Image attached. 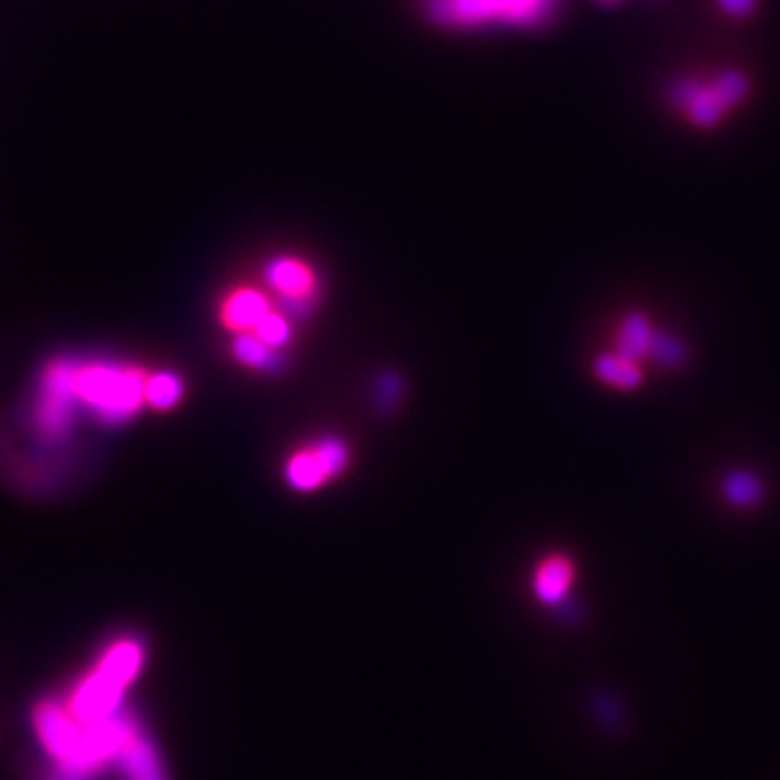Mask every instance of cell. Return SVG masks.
Returning a JSON list of instances; mask_svg holds the SVG:
<instances>
[{"mask_svg": "<svg viewBox=\"0 0 780 780\" xmlns=\"http://www.w3.org/2000/svg\"><path fill=\"white\" fill-rule=\"evenodd\" d=\"M264 280L282 299L289 315L295 317V310H313L319 282L310 262L295 257H278L267 264Z\"/></svg>", "mask_w": 780, "mask_h": 780, "instance_id": "5", "label": "cell"}, {"mask_svg": "<svg viewBox=\"0 0 780 780\" xmlns=\"http://www.w3.org/2000/svg\"><path fill=\"white\" fill-rule=\"evenodd\" d=\"M688 358V347L681 343V339L668 335V332H657L655 330V337H653V343H651V349H648V355L646 360L664 366V369H677L686 362Z\"/></svg>", "mask_w": 780, "mask_h": 780, "instance_id": "16", "label": "cell"}, {"mask_svg": "<svg viewBox=\"0 0 780 780\" xmlns=\"http://www.w3.org/2000/svg\"><path fill=\"white\" fill-rule=\"evenodd\" d=\"M184 395V384L180 375L172 371H159L148 377L146 382V404L152 406L155 410L168 412L180 404Z\"/></svg>", "mask_w": 780, "mask_h": 780, "instance_id": "14", "label": "cell"}, {"mask_svg": "<svg viewBox=\"0 0 780 780\" xmlns=\"http://www.w3.org/2000/svg\"><path fill=\"white\" fill-rule=\"evenodd\" d=\"M717 4L724 9V13L742 18V15H748L755 9L757 0H717Z\"/></svg>", "mask_w": 780, "mask_h": 780, "instance_id": "18", "label": "cell"}, {"mask_svg": "<svg viewBox=\"0 0 780 780\" xmlns=\"http://www.w3.org/2000/svg\"><path fill=\"white\" fill-rule=\"evenodd\" d=\"M115 764H120L126 780H166L155 746L139 731L133 733Z\"/></svg>", "mask_w": 780, "mask_h": 780, "instance_id": "10", "label": "cell"}, {"mask_svg": "<svg viewBox=\"0 0 780 780\" xmlns=\"http://www.w3.org/2000/svg\"><path fill=\"white\" fill-rule=\"evenodd\" d=\"M436 24L453 31L531 29L549 20L559 0H423Z\"/></svg>", "mask_w": 780, "mask_h": 780, "instance_id": "2", "label": "cell"}, {"mask_svg": "<svg viewBox=\"0 0 780 780\" xmlns=\"http://www.w3.org/2000/svg\"><path fill=\"white\" fill-rule=\"evenodd\" d=\"M271 310L269 297L255 286L233 289L219 304L222 326L235 335L255 332L262 317Z\"/></svg>", "mask_w": 780, "mask_h": 780, "instance_id": "7", "label": "cell"}, {"mask_svg": "<svg viewBox=\"0 0 780 780\" xmlns=\"http://www.w3.org/2000/svg\"><path fill=\"white\" fill-rule=\"evenodd\" d=\"M595 375L611 388L635 391L644 384V371L640 364L629 362L615 353H603L595 360Z\"/></svg>", "mask_w": 780, "mask_h": 780, "instance_id": "12", "label": "cell"}, {"mask_svg": "<svg viewBox=\"0 0 780 780\" xmlns=\"http://www.w3.org/2000/svg\"><path fill=\"white\" fill-rule=\"evenodd\" d=\"M573 579V562L564 555H551L535 570V595L546 603H555L568 592Z\"/></svg>", "mask_w": 780, "mask_h": 780, "instance_id": "11", "label": "cell"}, {"mask_svg": "<svg viewBox=\"0 0 780 780\" xmlns=\"http://www.w3.org/2000/svg\"><path fill=\"white\" fill-rule=\"evenodd\" d=\"M33 724L46 753L57 761V768L72 772L81 757L86 724L57 700H42L33 709Z\"/></svg>", "mask_w": 780, "mask_h": 780, "instance_id": "4", "label": "cell"}, {"mask_svg": "<svg viewBox=\"0 0 780 780\" xmlns=\"http://www.w3.org/2000/svg\"><path fill=\"white\" fill-rule=\"evenodd\" d=\"M255 335L259 337L260 341L271 349H282L291 341V324L286 319V315L282 313H275L273 308L262 317Z\"/></svg>", "mask_w": 780, "mask_h": 780, "instance_id": "17", "label": "cell"}, {"mask_svg": "<svg viewBox=\"0 0 780 780\" xmlns=\"http://www.w3.org/2000/svg\"><path fill=\"white\" fill-rule=\"evenodd\" d=\"M601 2H607V4H613V2H620V0H601Z\"/></svg>", "mask_w": 780, "mask_h": 780, "instance_id": "20", "label": "cell"}, {"mask_svg": "<svg viewBox=\"0 0 780 780\" xmlns=\"http://www.w3.org/2000/svg\"><path fill=\"white\" fill-rule=\"evenodd\" d=\"M124 690L126 688H122L111 677L93 668L75 686L66 706L81 724L86 726L100 724L122 713L120 706H122Z\"/></svg>", "mask_w": 780, "mask_h": 780, "instance_id": "6", "label": "cell"}, {"mask_svg": "<svg viewBox=\"0 0 780 780\" xmlns=\"http://www.w3.org/2000/svg\"><path fill=\"white\" fill-rule=\"evenodd\" d=\"M148 375L120 362H55L42 375L35 423L44 436H64L77 410L104 426H122L146 404Z\"/></svg>", "mask_w": 780, "mask_h": 780, "instance_id": "1", "label": "cell"}, {"mask_svg": "<svg viewBox=\"0 0 780 780\" xmlns=\"http://www.w3.org/2000/svg\"><path fill=\"white\" fill-rule=\"evenodd\" d=\"M46 780H86L81 779V777H77V775H72V772H68V770H64V768H57L50 777Z\"/></svg>", "mask_w": 780, "mask_h": 780, "instance_id": "19", "label": "cell"}, {"mask_svg": "<svg viewBox=\"0 0 780 780\" xmlns=\"http://www.w3.org/2000/svg\"><path fill=\"white\" fill-rule=\"evenodd\" d=\"M655 337V328L642 313H629L622 317L615 337H613V353L640 364L646 360L648 349Z\"/></svg>", "mask_w": 780, "mask_h": 780, "instance_id": "9", "label": "cell"}, {"mask_svg": "<svg viewBox=\"0 0 780 780\" xmlns=\"http://www.w3.org/2000/svg\"><path fill=\"white\" fill-rule=\"evenodd\" d=\"M748 93V81L742 72H724L709 81H686L675 87L672 102L683 109L690 122L702 128L715 126Z\"/></svg>", "mask_w": 780, "mask_h": 780, "instance_id": "3", "label": "cell"}, {"mask_svg": "<svg viewBox=\"0 0 780 780\" xmlns=\"http://www.w3.org/2000/svg\"><path fill=\"white\" fill-rule=\"evenodd\" d=\"M722 495L733 508L759 506L766 497L764 484L748 471H733L722 482Z\"/></svg>", "mask_w": 780, "mask_h": 780, "instance_id": "13", "label": "cell"}, {"mask_svg": "<svg viewBox=\"0 0 780 780\" xmlns=\"http://www.w3.org/2000/svg\"><path fill=\"white\" fill-rule=\"evenodd\" d=\"M284 479L297 493H313L319 490L324 484L332 482V475L328 473L315 444H308L291 453L284 464Z\"/></svg>", "mask_w": 780, "mask_h": 780, "instance_id": "8", "label": "cell"}, {"mask_svg": "<svg viewBox=\"0 0 780 780\" xmlns=\"http://www.w3.org/2000/svg\"><path fill=\"white\" fill-rule=\"evenodd\" d=\"M233 355L239 364L248 366V369H269L278 355L275 349L264 346L255 332H244L237 335L235 343H233Z\"/></svg>", "mask_w": 780, "mask_h": 780, "instance_id": "15", "label": "cell"}]
</instances>
